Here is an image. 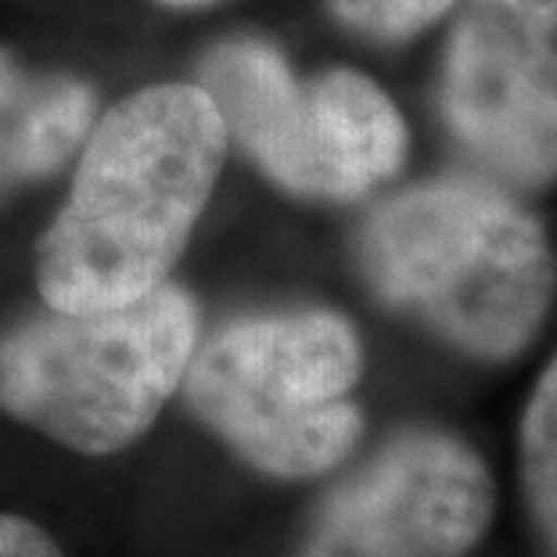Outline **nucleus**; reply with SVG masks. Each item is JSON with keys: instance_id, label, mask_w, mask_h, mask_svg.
<instances>
[{"instance_id": "1", "label": "nucleus", "mask_w": 557, "mask_h": 557, "mask_svg": "<svg viewBox=\"0 0 557 557\" xmlns=\"http://www.w3.org/2000/svg\"><path fill=\"white\" fill-rule=\"evenodd\" d=\"M223 151L227 129L198 83L145 87L104 112L37 245L47 310H115L170 281L209 206Z\"/></svg>"}, {"instance_id": "2", "label": "nucleus", "mask_w": 557, "mask_h": 557, "mask_svg": "<svg viewBox=\"0 0 557 557\" xmlns=\"http://www.w3.org/2000/svg\"><path fill=\"white\" fill-rule=\"evenodd\" d=\"M357 263L377 302L471 360L518 357L557 288L540 220L479 173L385 198L357 234Z\"/></svg>"}, {"instance_id": "3", "label": "nucleus", "mask_w": 557, "mask_h": 557, "mask_svg": "<svg viewBox=\"0 0 557 557\" xmlns=\"http://www.w3.org/2000/svg\"><path fill=\"white\" fill-rule=\"evenodd\" d=\"M363 352L331 310L245 313L198 342L184 403L206 429L270 479H317L352 454Z\"/></svg>"}, {"instance_id": "4", "label": "nucleus", "mask_w": 557, "mask_h": 557, "mask_svg": "<svg viewBox=\"0 0 557 557\" xmlns=\"http://www.w3.org/2000/svg\"><path fill=\"white\" fill-rule=\"evenodd\" d=\"M198 346V306L159 284L115 310L18 320L0 331V410L83 457L145 435Z\"/></svg>"}, {"instance_id": "5", "label": "nucleus", "mask_w": 557, "mask_h": 557, "mask_svg": "<svg viewBox=\"0 0 557 557\" xmlns=\"http://www.w3.org/2000/svg\"><path fill=\"white\" fill-rule=\"evenodd\" d=\"M227 140L281 191L310 201H357L407 162V123L393 98L352 69L295 76L277 47L238 37L198 69Z\"/></svg>"}, {"instance_id": "6", "label": "nucleus", "mask_w": 557, "mask_h": 557, "mask_svg": "<svg viewBox=\"0 0 557 557\" xmlns=\"http://www.w3.org/2000/svg\"><path fill=\"white\" fill-rule=\"evenodd\" d=\"M438 112L479 176L557 181V0H465L446 37Z\"/></svg>"}, {"instance_id": "7", "label": "nucleus", "mask_w": 557, "mask_h": 557, "mask_svg": "<svg viewBox=\"0 0 557 557\" xmlns=\"http://www.w3.org/2000/svg\"><path fill=\"white\" fill-rule=\"evenodd\" d=\"M493 507V479L465 438L410 429L320 500L295 557H465Z\"/></svg>"}, {"instance_id": "8", "label": "nucleus", "mask_w": 557, "mask_h": 557, "mask_svg": "<svg viewBox=\"0 0 557 557\" xmlns=\"http://www.w3.org/2000/svg\"><path fill=\"white\" fill-rule=\"evenodd\" d=\"M94 90L76 76L37 73L0 51V198L44 181L83 145Z\"/></svg>"}, {"instance_id": "9", "label": "nucleus", "mask_w": 557, "mask_h": 557, "mask_svg": "<svg viewBox=\"0 0 557 557\" xmlns=\"http://www.w3.org/2000/svg\"><path fill=\"white\" fill-rule=\"evenodd\" d=\"M521 490L543 543L557 557V357L540 374L521 418Z\"/></svg>"}, {"instance_id": "10", "label": "nucleus", "mask_w": 557, "mask_h": 557, "mask_svg": "<svg viewBox=\"0 0 557 557\" xmlns=\"http://www.w3.org/2000/svg\"><path fill=\"white\" fill-rule=\"evenodd\" d=\"M457 0H327L338 26L377 44H399L435 26Z\"/></svg>"}, {"instance_id": "11", "label": "nucleus", "mask_w": 557, "mask_h": 557, "mask_svg": "<svg viewBox=\"0 0 557 557\" xmlns=\"http://www.w3.org/2000/svg\"><path fill=\"white\" fill-rule=\"evenodd\" d=\"M0 557H65V550L29 518L0 515Z\"/></svg>"}, {"instance_id": "12", "label": "nucleus", "mask_w": 557, "mask_h": 557, "mask_svg": "<svg viewBox=\"0 0 557 557\" xmlns=\"http://www.w3.org/2000/svg\"><path fill=\"white\" fill-rule=\"evenodd\" d=\"M159 4H170V8H201V4H212V0H159Z\"/></svg>"}]
</instances>
